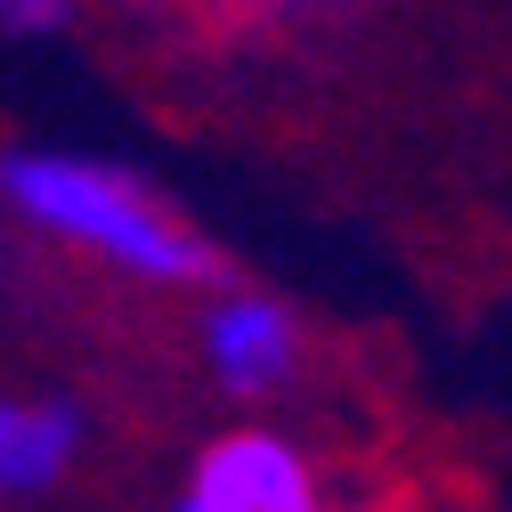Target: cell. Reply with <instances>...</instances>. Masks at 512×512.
<instances>
[{
	"mask_svg": "<svg viewBox=\"0 0 512 512\" xmlns=\"http://www.w3.org/2000/svg\"><path fill=\"white\" fill-rule=\"evenodd\" d=\"M0 212L25 236L98 261L147 293H212L220 285V244L187 220L163 187L98 147H49L17 139L0 147Z\"/></svg>",
	"mask_w": 512,
	"mask_h": 512,
	"instance_id": "1",
	"label": "cell"
},
{
	"mask_svg": "<svg viewBox=\"0 0 512 512\" xmlns=\"http://www.w3.org/2000/svg\"><path fill=\"white\" fill-rule=\"evenodd\" d=\"M196 358L220 382V399L269 407L301 382V358H309L301 309L261 293V285H212L204 309H196Z\"/></svg>",
	"mask_w": 512,
	"mask_h": 512,
	"instance_id": "2",
	"label": "cell"
},
{
	"mask_svg": "<svg viewBox=\"0 0 512 512\" xmlns=\"http://www.w3.org/2000/svg\"><path fill=\"white\" fill-rule=\"evenodd\" d=\"M179 512H317V472L285 431L244 423L187 464Z\"/></svg>",
	"mask_w": 512,
	"mask_h": 512,
	"instance_id": "3",
	"label": "cell"
},
{
	"mask_svg": "<svg viewBox=\"0 0 512 512\" xmlns=\"http://www.w3.org/2000/svg\"><path fill=\"white\" fill-rule=\"evenodd\" d=\"M90 456V407L66 391H0V512L49 504Z\"/></svg>",
	"mask_w": 512,
	"mask_h": 512,
	"instance_id": "4",
	"label": "cell"
},
{
	"mask_svg": "<svg viewBox=\"0 0 512 512\" xmlns=\"http://www.w3.org/2000/svg\"><path fill=\"white\" fill-rule=\"evenodd\" d=\"M82 17V0H0V41L41 49V41H66Z\"/></svg>",
	"mask_w": 512,
	"mask_h": 512,
	"instance_id": "5",
	"label": "cell"
},
{
	"mask_svg": "<svg viewBox=\"0 0 512 512\" xmlns=\"http://www.w3.org/2000/svg\"><path fill=\"white\" fill-rule=\"evenodd\" d=\"M212 9H228V17H326L342 0H212Z\"/></svg>",
	"mask_w": 512,
	"mask_h": 512,
	"instance_id": "6",
	"label": "cell"
},
{
	"mask_svg": "<svg viewBox=\"0 0 512 512\" xmlns=\"http://www.w3.org/2000/svg\"><path fill=\"white\" fill-rule=\"evenodd\" d=\"M171 512H179V504H171Z\"/></svg>",
	"mask_w": 512,
	"mask_h": 512,
	"instance_id": "7",
	"label": "cell"
}]
</instances>
